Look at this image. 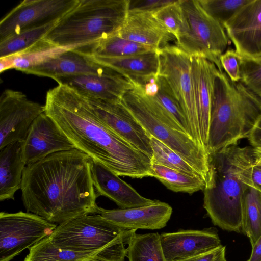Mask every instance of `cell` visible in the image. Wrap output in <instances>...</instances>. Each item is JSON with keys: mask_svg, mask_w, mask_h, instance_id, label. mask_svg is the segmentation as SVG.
Here are the masks:
<instances>
[{"mask_svg": "<svg viewBox=\"0 0 261 261\" xmlns=\"http://www.w3.org/2000/svg\"><path fill=\"white\" fill-rule=\"evenodd\" d=\"M92 162L88 155L74 148L26 165L20 190L27 211L57 225L86 215L99 214Z\"/></svg>", "mask_w": 261, "mask_h": 261, "instance_id": "1", "label": "cell"}, {"mask_svg": "<svg viewBox=\"0 0 261 261\" xmlns=\"http://www.w3.org/2000/svg\"><path fill=\"white\" fill-rule=\"evenodd\" d=\"M45 113L76 148L118 176L152 177V161L111 130L80 93L58 84L48 90Z\"/></svg>", "mask_w": 261, "mask_h": 261, "instance_id": "2", "label": "cell"}, {"mask_svg": "<svg viewBox=\"0 0 261 261\" xmlns=\"http://www.w3.org/2000/svg\"><path fill=\"white\" fill-rule=\"evenodd\" d=\"M255 162L253 147L238 144L209 154L203 207L215 225L229 231H242V200L254 185Z\"/></svg>", "mask_w": 261, "mask_h": 261, "instance_id": "3", "label": "cell"}, {"mask_svg": "<svg viewBox=\"0 0 261 261\" xmlns=\"http://www.w3.org/2000/svg\"><path fill=\"white\" fill-rule=\"evenodd\" d=\"M261 117V98L224 72L216 77L207 151L208 154L248 138Z\"/></svg>", "mask_w": 261, "mask_h": 261, "instance_id": "4", "label": "cell"}, {"mask_svg": "<svg viewBox=\"0 0 261 261\" xmlns=\"http://www.w3.org/2000/svg\"><path fill=\"white\" fill-rule=\"evenodd\" d=\"M128 11V0H79L44 38L58 46L81 48L117 33Z\"/></svg>", "mask_w": 261, "mask_h": 261, "instance_id": "5", "label": "cell"}, {"mask_svg": "<svg viewBox=\"0 0 261 261\" xmlns=\"http://www.w3.org/2000/svg\"><path fill=\"white\" fill-rule=\"evenodd\" d=\"M121 102L150 136L160 140L191 164L208 179L209 154L205 148L179 125L153 97L146 95L143 86L134 82Z\"/></svg>", "mask_w": 261, "mask_h": 261, "instance_id": "6", "label": "cell"}, {"mask_svg": "<svg viewBox=\"0 0 261 261\" xmlns=\"http://www.w3.org/2000/svg\"><path fill=\"white\" fill-rule=\"evenodd\" d=\"M136 231L121 227L95 214L58 225L49 238L61 248L101 251L111 261H124L126 256L125 244Z\"/></svg>", "mask_w": 261, "mask_h": 261, "instance_id": "7", "label": "cell"}, {"mask_svg": "<svg viewBox=\"0 0 261 261\" xmlns=\"http://www.w3.org/2000/svg\"><path fill=\"white\" fill-rule=\"evenodd\" d=\"M182 24L176 46L191 57L214 63L222 72L219 58L225 51L229 38L223 25L208 15L198 1H179Z\"/></svg>", "mask_w": 261, "mask_h": 261, "instance_id": "8", "label": "cell"}, {"mask_svg": "<svg viewBox=\"0 0 261 261\" xmlns=\"http://www.w3.org/2000/svg\"><path fill=\"white\" fill-rule=\"evenodd\" d=\"M157 51L159 59L158 75L166 80L180 105L192 137L202 146L191 76V56L176 45H167Z\"/></svg>", "mask_w": 261, "mask_h": 261, "instance_id": "9", "label": "cell"}, {"mask_svg": "<svg viewBox=\"0 0 261 261\" xmlns=\"http://www.w3.org/2000/svg\"><path fill=\"white\" fill-rule=\"evenodd\" d=\"M57 224L29 212L0 213V261H10L50 236Z\"/></svg>", "mask_w": 261, "mask_h": 261, "instance_id": "10", "label": "cell"}, {"mask_svg": "<svg viewBox=\"0 0 261 261\" xmlns=\"http://www.w3.org/2000/svg\"><path fill=\"white\" fill-rule=\"evenodd\" d=\"M79 0H24L0 22V41L25 30L59 21Z\"/></svg>", "mask_w": 261, "mask_h": 261, "instance_id": "11", "label": "cell"}, {"mask_svg": "<svg viewBox=\"0 0 261 261\" xmlns=\"http://www.w3.org/2000/svg\"><path fill=\"white\" fill-rule=\"evenodd\" d=\"M44 112V105L29 100L22 92L5 90L0 97V149L23 142L32 123Z\"/></svg>", "mask_w": 261, "mask_h": 261, "instance_id": "12", "label": "cell"}, {"mask_svg": "<svg viewBox=\"0 0 261 261\" xmlns=\"http://www.w3.org/2000/svg\"><path fill=\"white\" fill-rule=\"evenodd\" d=\"M82 96L111 130L152 159L151 136L121 101L112 102Z\"/></svg>", "mask_w": 261, "mask_h": 261, "instance_id": "13", "label": "cell"}, {"mask_svg": "<svg viewBox=\"0 0 261 261\" xmlns=\"http://www.w3.org/2000/svg\"><path fill=\"white\" fill-rule=\"evenodd\" d=\"M223 26L240 56L261 59V0H250Z\"/></svg>", "mask_w": 261, "mask_h": 261, "instance_id": "14", "label": "cell"}, {"mask_svg": "<svg viewBox=\"0 0 261 261\" xmlns=\"http://www.w3.org/2000/svg\"><path fill=\"white\" fill-rule=\"evenodd\" d=\"M76 148L54 120L45 112L32 123L22 142V156L28 165L60 151Z\"/></svg>", "mask_w": 261, "mask_h": 261, "instance_id": "15", "label": "cell"}, {"mask_svg": "<svg viewBox=\"0 0 261 261\" xmlns=\"http://www.w3.org/2000/svg\"><path fill=\"white\" fill-rule=\"evenodd\" d=\"M55 80L82 95L112 102L121 101L134 86L133 81L114 70L102 74L60 76Z\"/></svg>", "mask_w": 261, "mask_h": 261, "instance_id": "16", "label": "cell"}, {"mask_svg": "<svg viewBox=\"0 0 261 261\" xmlns=\"http://www.w3.org/2000/svg\"><path fill=\"white\" fill-rule=\"evenodd\" d=\"M166 261L183 259L210 252L221 246L214 230H180L160 234Z\"/></svg>", "mask_w": 261, "mask_h": 261, "instance_id": "17", "label": "cell"}, {"mask_svg": "<svg viewBox=\"0 0 261 261\" xmlns=\"http://www.w3.org/2000/svg\"><path fill=\"white\" fill-rule=\"evenodd\" d=\"M219 72L220 71L214 63L203 58L191 57V76L200 140L206 151L214 84Z\"/></svg>", "mask_w": 261, "mask_h": 261, "instance_id": "18", "label": "cell"}, {"mask_svg": "<svg viewBox=\"0 0 261 261\" xmlns=\"http://www.w3.org/2000/svg\"><path fill=\"white\" fill-rule=\"evenodd\" d=\"M172 213V208L169 204L156 200L150 205L130 208L100 207L99 214L124 229L156 230L166 226Z\"/></svg>", "mask_w": 261, "mask_h": 261, "instance_id": "19", "label": "cell"}, {"mask_svg": "<svg viewBox=\"0 0 261 261\" xmlns=\"http://www.w3.org/2000/svg\"><path fill=\"white\" fill-rule=\"evenodd\" d=\"M92 177L98 197L104 196L122 209L146 206L156 200L141 196L132 187L102 164L92 160Z\"/></svg>", "mask_w": 261, "mask_h": 261, "instance_id": "20", "label": "cell"}, {"mask_svg": "<svg viewBox=\"0 0 261 261\" xmlns=\"http://www.w3.org/2000/svg\"><path fill=\"white\" fill-rule=\"evenodd\" d=\"M113 69L94 61L89 56L76 49H68L25 73L56 78L68 75L102 74Z\"/></svg>", "mask_w": 261, "mask_h": 261, "instance_id": "21", "label": "cell"}, {"mask_svg": "<svg viewBox=\"0 0 261 261\" xmlns=\"http://www.w3.org/2000/svg\"><path fill=\"white\" fill-rule=\"evenodd\" d=\"M117 33L128 40L156 49L167 45L174 37L153 13L146 12L128 11Z\"/></svg>", "mask_w": 261, "mask_h": 261, "instance_id": "22", "label": "cell"}, {"mask_svg": "<svg viewBox=\"0 0 261 261\" xmlns=\"http://www.w3.org/2000/svg\"><path fill=\"white\" fill-rule=\"evenodd\" d=\"M157 49L142 55L121 58L89 56L96 62L144 85L158 75L159 59Z\"/></svg>", "mask_w": 261, "mask_h": 261, "instance_id": "23", "label": "cell"}, {"mask_svg": "<svg viewBox=\"0 0 261 261\" xmlns=\"http://www.w3.org/2000/svg\"><path fill=\"white\" fill-rule=\"evenodd\" d=\"M25 164L22 156V142H15L0 149V201L14 199L21 189Z\"/></svg>", "mask_w": 261, "mask_h": 261, "instance_id": "24", "label": "cell"}, {"mask_svg": "<svg viewBox=\"0 0 261 261\" xmlns=\"http://www.w3.org/2000/svg\"><path fill=\"white\" fill-rule=\"evenodd\" d=\"M77 49L90 56L106 58L139 55L156 50L124 39L117 33L106 39Z\"/></svg>", "mask_w": 261, "mask_h": 261, "instance_id": "25", "label": "cell"}, {"mask_svg": "<svg viewBox=\"0 0 261 261\" xmlns=\"http://www.w3.org/2000/svg\"><path fill=\"white\" fill-rule=\"evenodd\" d=\"M29 249V252L23 261H86L95 256L109 260L101 251H75L61 248L54 245L49 237L40 240Z\"/></svg>", "mask_w": 261, "mask_h": 261, "instance_id": "26", "label": "cell"}, {"mask_svg": "<svg viewBox=\"0 0 261 261\" xmlns=\"http://www.w3.org/2000/svg\"><path fill=\"white\" fill-rule=\"evenodd\" d=\"M242 207V231L252 246L261 236V190L250 186L243 196Z\"/></svg>", "mask_w": 261, "mask_h": 261, "instance_id": "27", "label": "cell"}, {"mask_svg": "<svg viewBox=\"0 0 261 261\" xmlns=\"http://www.w3.org/2000/svg\"><path fill=\"white\" fill-rule=\"evenodd\" d=\"M127 244L128 261H166L158 233L140 234L135 232Z\"/></svg>", "mask_w": 261, "mask_h": 261, "instance_id": "28", "label": "cell"}, {"mask_svg": "<svg viewBox=\"0 0 261 261\" xmlns=\"http://www.w3.org/2000/svg\"><path fill=\"white\" fill-rule=\"evenodd\" d=\"M72 48L56 45L44 37L29 48L12 56L13 69L25 73L30 69Z\"/></svg>", "mask_w": 261, "mask_h": 261, "instance_id": "29", "label": "cell"}, {"mask_svg": "<svg viewBox=\"0 0 261 261\" xmlns=\"http://www.w3.org/2000/svg\"><path fill=\"white\" fill-rule=\"evenodd\" d=\"M152 177L156 178L168 189L175 192L192 194L203 190L205 181L199 177H193L168 167L152 164Z\"/></svg>", "mask_w": 261, "mask_h": 261, "instance_id": "30", "label": "cell"}, {"mask_svg": "<svg viewBox=\"0 0 261 261\" xmlns=\"http://www.w3.org/2000/svg\"><path fill=\"white\" fill-rule=\"evenodd\" d=\"M57 21L25 30L0 41V58L18 54L43 39Z\"/></svg>", "mask_w": 261, "mask_h": 261, "instance_id": "31", "label": "cell"}, {"mask_svg": "<svg viewBox=\"0 0 261 261\" xmlns=\"http://www.w3.org/2000/svg\"><path fill=\"white\" fill-rule=\"evenodd\" d=\"M153 151L152 163L162 165L188 175L199 177L206 182L202 175L179 154L155 138L150 137Z\"/></svg>", "mask_w": 261, "mask_h": 261, "instance_id": "32", "label": "cell"}, {"mask_svg": "<svg viewBox=\"0 0 261 261\" xmlns=\"http://www.w3.org/2000/svg\"><path fill=\"white\" fill-rule=\"evenodd\" d=\"M157 81L158 90L155 95L151 97L155 99L170 115L184 132L192 137L184 112L168 83L160 75L158 76Z\"/></svg>", "mask_w": 261, "mask_h": 261, "instance_id": "33", "label": "cell"}, {"mask_svg": "<svg viewBox=\"0 0 261 261\" xmlns=\"http://www.w3.org/2000/svg\"><path fill=\"white\" fill-rule=\"evenodd\" d=\"M249 1L199 0L198 2L208 15L223 25Z\"/></svg>", "mask_w": 261, "mask_h": 261, "instance_id": "34", "label": "cell"}, {"mask_svg": "<svg viewBox=\"0 0 261 261\" xmlns=\"http://www.w3.org/2000/svg\"><path fill=\"white\" fill-rule=\"evenodd\" d=\"M154 17L173 36H178L182 24V16L179 1H175L153 13Z\"/></svg>", "mask_w": 261, "mask_h": 261, "instance_id": "35", "label": "cell"}, {"mask_svg": "<svg viewBox=\"0 0 261 261\" xmlns=\"http://www.w3.org/2000/svg\"><path fill=\"white\" fill-rule=\"evenodd\" d=\"M241 81L261 98V59L241 57Z\"/></svg>", "mask_w": 261, "mask_h": 261, "instance_id": "36", "label": "cell"}, {"mask_svg": "<svg viewBox=\"0 0 261 261\" xmlns=\"http://www.w3.org/2000/svg\"><path fill=\"white\" fill-rule=\"evenodd\" d=\"M223 69L233 82H238L241 80V57L236 50L227 49L219 58Z\"/></svg>", "mask_w": 261, "mask_h": 261, "instance_id": "37", "label": "cell"}, {"mask_svg": "<svg viewBox=\"0 0 261 261\" xmlns=\"http://www.w3.org/2000/svg\"><path fill=\"white\" fill-rule=\"evenodd\" d=\"M175 1L128 0V11L153 13Z\"/></svg>", "mask_w": 261, "mask_h": 261, "instance_id": "38", "label": "cell"}, {"mask_svg": "<svg viewBox=\"0 0 261 261\" xmlns=\"http://www.w3.org/2000/svg\"><path fill=\"white\" fill-rule=\"evenodd\" d=\"M173 261H227L225 257V246L221 245L202 254Z\"/></svg>", "mask_w": 261, "mask_h": 261, "instance_id": "39", "label": "cell"}, {"mask_svg": "<svg viewBox=\"0 0 261 261\" xmlns=\"http://www.w3.org/2000/svg\"><path fill=\"white\" fill-rule=\"evenodd\" d=\"M247 138L252 147L261 148V117L255 124Z\"/></svg>", "mask_w": 261, "mask_h": 261, "instance_id": "40", "label": "cell"}, {"mask_svg": "<svg viewBox=\"0 0 261 261\" xmlns=\"http://www.w3.org/2000/svg\"><path fill=\"white\" fill-rule=\"evenodd\" d=\"M247 261H261V236L252 246L251 255Z\"/></svg>", "mask_w": 261, "mask_h": 261, "instance_id": "41", "label": "cell"}, {"mask_svg": "<svg viewBox=\"0 0 261 261\" xmlns=\"http://www.w3.org/2000/svg\"><path fill=\"white\" fill-rule=\"evenodd\" d=\"M0 72L13 69V59L12 56L0 58Z\"/></svg>", "mask_w": 261, "mask_h": 261, "instance_id": "42", "label": "cell"}, {"mask_svg": "<svg viewBox=\"0 0 261 261\" xmlns=\"http://www.w3.org/2000/svg\"><path fill=\"white\" fill-rule=\"evenodd\" d=\"M253 180L254 185L261 190V166L255 163L253 168Z\"/></svg>", "mask_w": 261, "mask_h": 261, "instance_id": "43", "label": "cell"}, {"mask_svg": "<svg viewBox=\"0 0 261 261\" xmlns=\"http://www.w3.org/2000/svg\"><path fill=\"white\" fill-rule=\"evenodd\" d=\"M253 152L255 158L256 164L261 165V148H253Z\"/></svg>", "mask_w": 261, "mask_h": 261, "instance_id": "44", "label": "cell"}, {"mask_svg": "<svg viewBox=\"0 0 261 261\" xmlns=\"http://www.w3.org/2000/svg\"><path fill=\"white\" fill-rule=\"evenodd\" d=\"M86 261H111L108 259H104L99 256H95L92 257Z\"/></svg>", "mask_w": 261, "mask_h": 261, "instance_id": "45", "label": "cell"}, {"mask_svg": "<svg viewBox=\"0 0 261 261\" xmlns=\"http://www.w3.org/2000/svg\"><path fill=\"white\" fill-rule=\"evenodd\" d=\"M257 165H258V164H257ZM260 166H261V165H260Z\"/></svg>", "mask_w": 261, "mask_h": 261, "instance_id": "46", "label": "cell"}]
</instances>
